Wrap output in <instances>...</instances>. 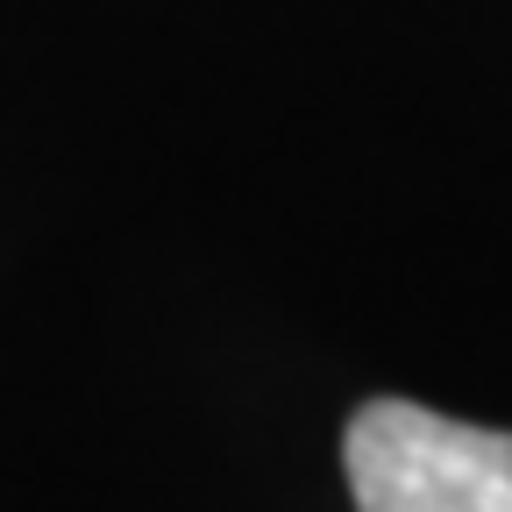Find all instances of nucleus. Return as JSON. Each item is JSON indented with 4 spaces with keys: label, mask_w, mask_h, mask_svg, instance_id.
Listing matches in <instances>:
<instances>
[{
    "label": "nucleus",
    "mask_w": 512,
    "mask_h": 512,
    "mask_svg": "<svg viewBox=\"0 0 512 512\" xmlns=\"http://www.w3.org/2000/svg\"><path fill=\"white\" fill-rule=\"evenodd\" d=\"M356 512H512V434L370 399L342 441Z\"/></svg>",
    "instance_id": "f257e3e1"
}]
</instances>
